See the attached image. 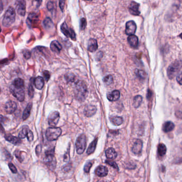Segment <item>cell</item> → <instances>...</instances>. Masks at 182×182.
I'll return each instance as SVG.
<instances>
[{"instance_id":"6da1fadb","label":"cell","mask_w":182,"mask_h":182,"mask_svg":"<svg viewBox=\"0 0 182 182\" xmlns=\"http://www.w3.org/2000/svg\"><path fill=\"white\" fill-rule=\"evenodd\" d=\"M87 93L88 90L86 84L82 81L78 82L75 88V96L76 99L80 101H84L86 98Z\"/></svg>"},{"instance_id":"7a4b0ae2","label":"cell","mask_w":182,"mask_h":182,"mask_svg":"<svg viewBox=\"0 0 182 182\" xmlns=\"http://www.w3.org/2000/svg\"><path fill=\"white\" fill-rule=\"evenodd\" d=\"M16 11L15 9L10 6L6 11L3 17L2 25L4 27H9L15 23L16 20Z\"/></svg>"},{"instance_id":"3957f363","label":"cell","mask_w":182,"mask_h":182,"mask_svg":"<svg viewBox=\"0 0 182 182\" xmlns=\"http://www.w3.org/2000/svg\"><path fill=\"white\" fill-rule=\"evenodd\" d=\"M62 130L60 128L52 127L47 129L46 136L47 139L49 141H56L61 136Z\"/></svg>"},{"instance_id":"277c9868","label":"cell","mask_w":182,"mask_h":182,"mask_svg":"<svg viewBox=\"0 0 182 182\" xmlns=\"http://www.w3.org/2000/svg\"><path fill=\"white\" fill-rule=\"evenodd\" d=\"M181 69V62L179 61H176L173 64H171L168 67L167 69V75L168 78L173 79L177 75Z\"/></svg>"},{"instance_id":"5b68a950","label":"cell","mask_w":182,"mask_h":182,"mask_svg":"<svg viewBox=\"0 0 182 182\" xmlns=\"http://www.w3.org/2000/svg\"><path fill=\"white\" fill-rule=\"evenodd\" d=\"M87 145V138L86 136L84 134L81 135L76 139L75 143V146L76 152L79 154H81L84 153L86 148Z\"/></svg>"},{"instance_id":"8992f818","label":"cell","mask_w":182,"mask_h":182,"mask_svg":"<svg viewBox=\"0 0 182 182\" xmlns=\"http://www.w3.org/2000/svg\"><path fill=\"white\" fill-rule=\"evenodd\" d=\"M10 91L19 101H23L25 99V92L23 88L16 87L14 84H12L10 87Z\"/></svg>"},{"instance_id":"52a82bcc","label":"cell","mask_w":182,"mask_h":182,"mask_svg":"<svg viewBox=\"0 0 182 182\" xmlns=\"http://www.w3.org/2000/svg\"><path fill=\"white\" fill-rule=\"evenodd\" d=\"M61 32L66 36L71 38L73 40H76V34L74 31L71 28L69 27L66 22H64L61 26Z\"/></svg>"},{"instance_id":"ba28073f","label":"cell","mask_w":182,"mask_h":182,"mask_svg":"<svg viewBox=\"0 0 182 182\" xmlns=\"http://www.w3.org/2000/svg\"><path fill=\"white\" fill-rule=\"evenodd\" d=\"M16 9L18 14L24 17L26 15V3L25 0H16L15 2Z\"/></svg>"},{"instance_id":"9c48e42d","label":"cell","mask_w":182,"mask_h":182,"mask_svg":"<svg viewBox=\"0 0 182 182\" xmlns=\"http://www.w3.org/2000/svg\"><path fill=\"white\" fill-rule=\"evenodd\" d=\"M60 118V114L57 111L52 112L48 116V123L50 126L55 127L58 124Z\"/></svg>"},{"instance_id":"30bf717a","label":"cell","mask_w":182,"mask_h":182,"mask_svg":"<svg viewBox=\"0 0 182 182\" xmlns=\"http://www.w3.org/2000/svg\"><path fill=\"white\" fill-rule=\"evenodd\" d=\"M137 29L136 24L133 20H130L127 22L126 24V30L125 33L127 35H133L136 32Z\"/></svg>"},{"instance_id":"8fae6325","label":"cell","mask_w":182,"mask_h":182,"mask_svg":"<svg viewBox=\"0 0 182 182\" xmlns=\"http://www.w3.org/2000/svg\"><path fill=\"white\" fill-rule=\"evenodd\" d=\"M139 4L136 2L133 1L131 2L128 7L129 11L131 15L133 16H138L141 14V12L139 10Z\"/></svg>"},{"instance_id":"7c38bea8","label":"cell","mask_w":182,"mask_h":182,"mask_svg":"<svg viewBox=\"0 0 182 182\" xmlns=\"http://www.w3.org/2000/svg\"><path fill=\"white\" fill-rule=\"evenodd\" d=\"M17 105L15 101H9L6 103L5 104V111L6 113L8 114H12L15 112L17 109Z\"/></svg>"},{"instance_id":"4fadbf2b","label":"cell","mask_w":182,"mask_h":182,"mask_svg":"<svg viewBox=\"0 0 182 182\" xmlns=\"http://www.w3.org/2000/svg\"><path fill=\"white\" fill-rule=\"evenodd\" d=\"M97 112V108L95 106L90 105L86 106L84 109V114L87 117H91L95 114Z\"/></svg>"},{"instance_id":"5bb4252c","label":"cell","mask_w":182,"mask_h":182,"mask_svg":"<svg viewBox=\"0 0 182 182\" xmlns=\"http://www.w3.org/2000/svg\"><path fill=\"white\" fill-rule=\"evenodd\" d=\"M143 148V142L141 139H137L134 143L132 148V152L135 154L141 153Z\"/></svg>"},{"instance_id":"9a60e30c","label":"cell","mask_w":182,"mask_h":182,"mask_svg":"<svg viewBox=\"0 0 182 182\" xmlns=\"http://www.w3.org/2000/svg\"><path fill=\"white\" fill-rule=\"evenodd\" d=\"M98 49L97 41L95 39H90L88 41V50L90 52H95Z\"/></svg>"},{"instance_id":"2e32d148","label":"cell","mask_w":182,"mask_h":182,"mask_svg":"<svg viewBox=\"0 0 182 182\" xmlns=\"http://www.w3.org/2000/svg\"><path fill=\"white\" fill-rule=\"evenodd\" d=\"M4 137L6 141L15 145H19L21 142L19 137L13 136L11 134H6L4 136Z\"/></svg>"},{"instance_id":"e0dca14e","label":"cell","mask_w":182,"mask_h":182,"mask_svg":"<svg viewBox=\"0 0 182 182\" xmlns=\"http://www.w3.org/2000/svg\"><path fill=\"white\" fill-rule=\"evenodd\" d=\"M50 49L53 52L59 53L62 49V46L58 41L54 40L50 44Z\"/></svg>"},{"instance_id":"ac0fdd59","label":"cell","mask_w":182,"mask_h":182,"mask_svg":"<svg viewBox=\"0 0 182 182\" xmlns=\"http://www.w3.org/2000/svg\"><path fill=\"white\" fill-rule=\"evenodd\" d=\"M128 42L130 46L136 48L138 46V39L135 35H130L128 38Z\"/></svg>"},{"instance_id":"d6986e66","label":"cell","mask_w":182,"mask_h":182,"mask_svg":"<svg viewBox=\"0 0 182 182\" xmlns=\"http://www.w3.org/2000/svg\"><path fill=\"white\" fill-rule=\"evenodd\" d=\"M108 172V171L107 168L103 166H99L96 168L95 171L96 174L99 177L106 176Z\"/></svg>"},{"instance_id":"ffe728a7","label":"cell","mask_w":182,"mask_h":182,"mask_svg":"<svg viewBox=\"0 0 182 182\" xmlns=\"http://www.w3.org/2000/svg\"><path fill=\"white\" fill-rule=\"evenodd\" d=\"M38 20V16L35 13H31L27 17V19L26 20V24L31 28L32 27L33 24L34 23L35 21H37Z\"/></svg>"},{"instance_id":"44dd1931","label":"cell","mask_w":182,"mask_h":182,"mask_svg":"<svg viewBox=\"0 0 182 182\" xmlns=\"http://www.w3.org/2000/svg\"><path fill=\"white\" fill-rule=\"evenodd\" d=\"M42 24L44 28L46 30L52 29L54 27V24L51 19L49 17H46L44 19Z\"/></svg>"},{"instance_id":"7402d4cb","label":"cell","mask_w":182,"mask_h":182,"mask_svg":"<svg viewBox=\"0 0 182 182\" xmlns=\"http://www.w3.org/2000/svg\"><path fill=\"white\" fill-rule=\"evenodd\" d=\"M120 96V93L118 90H114L112 93H108L107 98L110 101H116L118 100Z\"/></svg>"},{"instance_id":"603a6c76","label":"cell","mask_w":182,"mask_h":182,"mask_svg":"<svg viewBox=\"0 0 182 182\" xmlns=\"http://www.w3.org/2000/svg\"><path fill=\"white\" fill-rule=\"evenodd\" d=\"M44 79L41 76H38L34 80V85L36 88L39 90H41L44 86Z\"/></svg>"},{"instance_id":"cb8c5ba5","label":"cell","mask_w":182,"mask_h":182,"mask_svg":"<svg viewBox=\"0 0 182 182\" xmlns=\"http://www.w3.org/2000/svg\"><path fill=\"white\" fill-rule=\"evenodd\" d=\"M175 125L172 122L167 121L163 124L162 129L165 133H168L173 130Z\"/></svg>"},{"instance_id":"d4e9b609","label":"cell","mask_w":182,"mask_h":182,"mask_svg":"<svg viewBox=\"0 0 182 182\" xmlns=\"http://www.w3.org/2000/svg\"><path fill=\"white\" fill-rule=\"evenodd\" d=\"M106 156L108 159H115L118 156L116 150L113 148H109L105 152Z\"/></svg>"},{"instance_id":"484cf974","label":"cell","mask_w":182,"mask_h":182,"mask_svg":"<svg viewBox=\"0 0 182 182\" xmlns=\"http://www.w3.org/2000/svg\"><path fill=\"white\" fill-rule=\"evenodd\" d=\"M32 108V103H29L27 105L24 111L23 115L22 116V118L23 120H26V119L29 118L30 114H31V112Z\"/></svg>"},{"instance_id":"4316f807","label":"cell","mask_w":182,"mask_h":182,"mask_svg":"<svg viewBox=\"0 0 182 182\" xmlns=\"http://www.w3.org/2000/svg\"><path fill=\"white\" fill-rule=\"evenodd\" d=\"M110 121L115 126H120L122 124L123 119L120 116H113L110 118Z\"/></svg>"},{"instance_id":"83f0119b","label":"cell","mask_w":182,"mask_h":182,"mask_svg":"<svg viewBox=\"0 0 182 182\" xmlns=\"http://www.w3.org/2000/svg\"><path fill=\"white\" fill-rule=\"evenodd\" d=\"M97 141H98V138H97L95 139L93 142L91 143L89 148L87 150V152L88 154L89 155V154H91L93 153V152L95 150Z\"/></svg>"},{"instance_id":"f1b7e54d","label":"cell","mask_w":182,"mask_h":182,"mask_svg":"<svg viewBox=\"0 0 182 182\" xmlns=\"http://www.w3.org/2000/svg\"><path fill=\"white\" fill-rule=\"evenodd\" d=\"M167 151V148L163 144H160L158 146V153L160 156H165Z\"/></svg>"},{"instance_id":"f546056e","label":"cell","mask_w":182,"mask_h":182,"mask_svg":"<svg viewBox=\"0 0 182 182\" xmlns=\"http://www.w3.org/2000/svg\"><path fill=\"white\" fill-rule=\"evenodd\" d=\"M142 100H143V98L141 96L137 95L135 96L133 101V107L135 108L138 107L142 103Z\"/></svg>"},{"instance_id":"4dcf8cb0","label":"cell","mask_w":182,"mask_h":182,"mask_svg":"<svg viewBox=\"0 0 182 182\" xmlns=\"http://www.w3.org/2000/svg\"><path fill=\"white\" fill-rule=\"evenodd\" d=\"M135 74L136 76L141 80H144L146 78L147 74L146 72L143 71V70H139V69H136L135 70Z\"/></svg>"},{"instance_id":"1f68e13d","label":"cell","mask_w":182,"mask_h":182,"mask_svg":"<svg viewBox=\"0 0 182 182\" xmlns=\"http://www.w3.org/2000/svg\"><path fill=\"white\" fill-rule=\"evenodd\" d=\"M29 128L27 126H24L23 128L22 129V130H21L20 133H19V137L20 138L23 139L26 137L27 136V134L29 131Z\"/></svg>"},{"instance_id":"d6a6232c","label":"cell","mask_w":182,"mask_h":182,"mask_svg":"<svg viewBox=\"0 0 182 182\" xmlns=\"http://www.w3.org/2000/svg\"><path fill=\"white\" fill-rule=\"evenodd\" d=\"M14 84L16 87L23 88L24 86V81L21 79H16L14 82Z\"/></svg>"},{"instance_id":"836d02e7","label":"cell","mask_w":182,"mask_h":182,"mask_svg":"<svg viewBox=\"0 0 182 182\" xmlns=\"http://www.w3.org/2000/svg\"><path fill=\"white\" fill-rule=\"evenodd\" d=\"M103 82L106 85H110L113 82V78L112 75H107L103 79Z\"/></svg>"},{"instance_id":"e575fe53","label":"cell","mask_w":182,"mask_h":182,"mask_svg":"<svg viewBox=\"0 0 182 182\" xmlns=\"http://www.w3.org/2000/svg\"><path fill=\"white\" fill-rule=\"evenodd\" d=\"M65 78L68 82H73L75 80V76L73 73H67L65 76Z\"/></svg>"},{"instance_id":"d590c367","label":"cell","mask_w":182,"mask_h":182,"mask_svg":"<svg viewBox=\"0 0 182 182\" xmlns=\"http://www.w3.org/2000/svg\"><path fill=\"white\" fill-rule=\"evenodd\" d=\"M46 8L49 11L52 12L54 11L55 10V4L51 1H49L46 4Z\"/></svg>"},{"instance_id":"8d00e7d4","label":"cell","mask_w":182,"mask_h":182,"mask_svg":"<svg viewBox=\"0 0 182 182\" xmlns=\"http://www.w3.org/2000/svg\"><path fill=\"white\" fill-rule=\"evenodd\" d=\"M87 26V21L86 18H82L80 20V29L81 30H84L86 29Z\"/></svg>"},{"instance_id":"74e56055","label":"cell","mask_w":182,"mask_h":182,"mask_svg":"<svg viewBox=\"0 0 182 182\" xmlns=\"http://www.w3.org/2000/svg\"><path fill=\"white\" fill-rule=\"evenodd\" d=\"M92 166V163L91 162H88L85 165L84 167V171L85 173H89L90 168Z\"/></svg>"},{"instance_id":"f35d334b","label":"cell","mask_w":182,"mask_h":182,"mask_svg":"<svg viewBox=\"0 0 182 182\" xmlns=\"http://www.w3.org/2000/svg\"><path fill=\"white\" fill-rule=\"evenodd\" d=\"M28 93H29V96L30 97L32 98L34 95V90L33 87L32 86V84H31L29 87V90H28Z\"/></svg>"},{"instance_id":"ab89813d","label":"cell","mask_w":182,"mask_h":182,"mask_svg":"<svg viewBox=\"0 0 182 182\" xmlns=\"http://www.w3.org/2000/svg\"><path fill=\"white\" fill-rule=\"evenodd\" d=\"M106 163L110 165L111 166H112V167L115 168L116 169L118 170V166L117 164H116L114 161H111V160H106Z\"/></svg>"},{"instance_id":"60d3db41","label":"cell","mask_w":182,"mask_h":182,"mask_svg":"<svg viewBox=\"0 0 182 182\" xmlns=\"http://www.w3.org/2000/svg\"><path fill=\"white\" fill-rule=\"evenodd\" d=\"M26 137L27 138L29 141V142H31V141L33 140L34 136H33V133H32V131L29 130L27 134V136H26Z\"/></svg>"},{"instance_id":"b9f144b4","label":"cell","mask_w":182,"mask_h":182,"mask_svg":"<svg viewBox=\"0 0 182 182\" xmlns=\"http://www.w3.org/2000/svg\"><path fill=\"white\" fill-rule=\"evenodd\" d=\"M8 165H9V168L10 171H11L12 173H17V170L16 169V167L14 165V164H12V163H9Z\"/></svg>"},{"instance_id":"7bdbcfd3","label":"cell","mask_w":182,"mask_h":182,"mask_svg":"<svg viewBox=\"0 0 182 182\" xmlns=\"http://www.w3.org/2000/svg\"><path fill=\"white\" fill-rule=\"evenodd\" d=\"M23 54L24 56L25 57V58L27 59H29L31 57V52L28 50H25L24 51H23Z\"/></svg>"},{"instance_id":"ee69618b","label":"cell","mask_w":182,"mask_h":182,"mask_svg":"<svg viewBox=\"0 0 182 182\" xmlns=\"http://www.w3.org/2000/svg\"><path fill=\"white\" fill-rule=\"evenodd\" d=\"M21 152H20L19 150H16L15 151V155L16 157L19 160L20 162H22L23 161V159H22V158L21 156Z\"/></svg>"},{"instance_id":"f6af8a7d","label":"cell","mask_w":182,"mask_h":182,"mask_svg":"<svg viewBox=\"0 0 182 182\" xmlns=\"http://www.w3.org/2000/svg\"><path fill=\"white\" fill-rule=\"evenodd\" d=\"M65 4V0H59V8L62 12H64Z\"/></svg>"},{"instance_id":"bcb514c9","label":"cell","mask_w":182,"mask_h":182,"mask_svg":"<svg viewBox=\"0 0 182 182\" xmlns=\"http://www.w3.org/2000/svg\"><path fill=\"white\" fill-rule=\"evenodd\" d=\"M43 74H44V77L45 80L46 81H48L49 80L50 78V74L49 72L48 71H44L43 72Z\"/></svg>"},{"instance_id":"7dc6e473","label":"cell","mask_w":182,"mask_h":182,"mask_svg":"<svg viewBox=\"0 0 182 182\" xmlns=\"http://www.w3.org/2000/svg\"><path fill=\"white\" fill-rule=\"evenodd\" d=\"M70 157H69V148L68 149V151H67L66 153L65 154L64 156V161L65 162H68L69 161Z\"/></svg>"},{"instance_id":"c3c4849f","label":"cell","mask_w":182,"mask_h":182,"mask_svg":"<svg viewBox=\"0 0 182 182\" xmlns=\"http://www.w3.org/2000/svg\"><path fill=\"white\" fill-rule=\"evenodd\" d=\"M103 56V53L101 51H99L96 55V59L97 61H99L102 58Z\"/></svg>"},{"instance_id":"681fc988","label":"cell","mask_w":182,"mask_h":182,"mask_svg":"<svg viewBox=\"0 0 182 182\" xmlns=\"http://www.w3.org/2000/svg\"><path fill=\"white\" fill-rule=\"evenodd\" d=\"M4 153L6 156V158L9 160H12V157L11 155L10 154V153H9L7 151H4Z\"/></svg>"},{"instance_id":"f907efd6","label":"cell","mask_w":182,"mask_h":182,"mask_svg":"<svg viewBox=\"0 0 182 182\" xmlns=\"http://www.w3.org/2000/svg\"><path fill=\"white\" fill-rule=\"evenodd\" d=\"M177 81L180 85L182 84V73H180L179 74H178L177 76Z\"/></svg>"},{"instance_id":"816d5d0a","label":"cell","mask_w":182,"mask_h":182,"mask_svg":"<svg viewBox=\"0 0 182 182\" xmlns=\"http://www.w3.org/2000/svg\"><path fill=\"white\" fill-rule=\"evenodd\" d=\"M34 1L35 3V6H36L37 8L40 6L42 2V0H34Z\"/></svg>"},{"instance_id":"f5cc1de1","label":"cell","mask_w":182,"mask_h":182,"mask_svg":"<svg viewBox=\"0 0 182 182\" xmlns=\"http://www.w3.org/2000/svg\"><path fill=\"white\" fill-rule=\"evenodd\" d=\"M36 154L37 155H39V154H40V153L41 151V146L40 145H38V146H36Z\"/></svg>"},{"instance_id":"db71d44e","label":"cell","mask_w":182,"mask_h":182,"mask_svg":"<svg viewBox=\"0 0 182 182\" xmlns=\"http://www.w3.org/2000/svg\"><path fill=\"white\" fill-rule=\"evenodd\" d=\"M71 165H67L63 168V171L65 172H66V171H69L71 169Z\"/></svg>"},{"instance_id":"11a10c76","label":"cell","mask_w":182,"mask_h":182,"mask_svg":"<svg viewBox=\"0 0 182 182\" xmlns=\"http://www.w3.org/2000/svg\"><path fill=\"white\" fill-rule=\"evenodd\" d=\"M6 118L4 117L3 116L0 115V124H3V123L6 121Z\"/></svg>"},{"instance_id":"9f6ffc18","label":"cell","mask_w":182,"mask_h":182,"mask_svg":"<svg viewBox=\"0 0 182 182\" xmlns=\"http://www.w3.org/2000/svg\"><path fill=\"white\" fill-rule=\"evenodd\" d=\"M152 96V92L151 90L148 89V93H147V98L148 99H150L151 98Z\"/></svg>"},{"instance_id":"6f0895ef","label":"cell","mask_w":182,"mask_h":182,"mask_svg":"<svg viewBox=\"0 0 182 182\" xmlns=\"http://www.w3.org/2000/svg\"><path fill=\"white\" fill-rule=\"evenodd\" d=\"M3 11V4L2 0H0V14H1Z\"/></svg>"},{"instance_id":"680465c9","label":"cell","mask_w":182,"mask_h":182,"mask_svg":"<svg viewBox=\"0 0 182 182\" xmlns=\"http://www.w3.org/2000/svg\"><path fill=\"white\" fill-rule=\"evenodd\" d=\"M1 31H2V29H1V28L0 27V33H1Z\"/></svg>"},{"instance_id":"91938a15","label":"cell","mask_w":182,"mask_h":182,"mask_svg":"<svg viewBox=\"0 0 182 182\" xmlns=\"http://www.w3.org/2000/svg\"><path fill=\"white\" fill-rule=\"evenodd\" d=\"M85 1H92V0H85Z\"/></svg>"}]
</instances>
